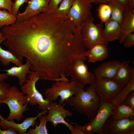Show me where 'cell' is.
<instances>
[{"mask_svg": "<svg viewBox=\"0 0 134 134\" xmlns=\"http://www.w3.org/2000/svg\"><path fill=\"white\" fill-rule=\"evenodd\" d=\"M6 45L21 62L24 58L29 60L31 70L40 79L54 81L70 60L73 43L64 22L45 12L10 26Z\"/></svg>", "mask_w": 134, "mask_h": 134, "instance_id": "obj_1", "label": "cell"}, {"mask_svg": "<svg viewBox=\"0 0 134 134\" xmlns=\"http://www.w3.org/2000/svg\"><path fill=\"white\" fill-rule=\"evenodd\" d=\"M79 85L75 94L66 101L80 114H84L89 121L96 115L99 109L100 99L95 91L94 83L90 84L86 90Z\"/></svg>", "mask_w": 134, "mask_h": 134, "instance_id": "obj_2", "label": "cell"}, {"mask_svg": "<svg viewBox=\"0 0 134 134\" xmlns=\"http://www.w3.org/2000/svg\"><path fill=\"white\" fill-rule=\"evenodd\" d=\"M2 103L6 104L9 109V113L6 119L8 120L20 121L24 112L29 109L28 98L15 86L10 87L6 98L0 100V104Z\"/></svg>", "mask_w": 134, "mask_h": 134, "instance_id": "obj_3", "label": "cell"}, {"mask_svg": "<svg viewBox=\"0 0 134 134\" xmlns=\"http://www.w3.org/2000/svg\"><path fill=\"white\" fill-rule=\"evenodd\" d=\"M94 19L91 16L85 20L81 29L83 44L88 50L95 45L101 43L107 46L108 42L105 39L101 23L95 24Z\"/></svg>", "mask_w": 134, "mask_h": 134, "instance_id": "obj_4", "label": "cell"}, {"mask_svg": "<svg viewBox=\"0 0 134 134\" xmlns=\"http://www.w3.org/2000/svg\"><path fill=\"white\" fill-rule=\"evenodd\" d=\"M78 84L73 81L61 80L52 83L51 87L46 89L44 92L46 99L51 103L60 98L59 103L62 104L64 102L76 93Z\"/></svg>", "mask_w": 134, "mask_h": 134, "instance_id": "obj_5", "label": "cell"}, {"mask_svg": "<svg viewBox=\"0 0 134 134\" xmlns=\"http://www.w3.org/2000/svg\"><path fill=\"white\" fill-rule=\"evenodd\" d=\"M86 59L79 57L74 59L65 72L66 76L71 77V81H74L85 88L88 84L95 82L96 77L93 73L89 71L85 63Z\"/></svg>", "mask_w": 134, "mask_h": 134, "instance_id": "obj_6", "label": "cell"}, {"mask_svg": "<svg viewBox=\"0 0 134 134\" xmlns=\"http://www.w3.org/2000/svg\"><path fill=\"white\" fill-rule=\"evenodd\" d=\"M115 105L112 100H100L98 110L94 118L83 125L86 134H103V127L112 115Z\"/></svg>", "mask_w": 134, "mask_h": 134, "instance_id": "obj_7", "label": "cell"}, {"mask_svg": "<svg viewBox=\"0 0 134 134\" xmlns=\"http://www.w3.org/2000/svg\"><path fill=\"white\" fill-rule=\"evenodd\" d=\"M29 79L21 87V90L27 97L31 105L37 104L38 108L42 110H48L51 103L44 99L42 94L37 90L36 84L40 79L35 72L29 74Z\"/></svg>", "mask_w": 134, "mask_h": 134, "instance_id": "obj_8", "label": "cell"}, {"mask_svg": "<svg viewBox=\"0 0 134 134\" xmlns=\"http://www.w3.org/2000/svg\"><path fill=\"white\" fill-rule=\"evenodd\" d=\"M92 6L89 0H75L67 17L76 28L81 29L87 19L92 16Z\"/></svg>", "mask_w": 134, "mask_h": 134, "instance_id": "obj_9", "label": "cell"}, {"mask_svg": "<svg viewBox=\"0 0 134 134\" xmlns=\"http://www.w3.org/2000/svg\"><path fill=\"white\" fill-rule=\"evenodd\" d=\"M95 90L100 100H112L124 87L113 79L96 78Z\"/></svg>", "mask_w": 134, "mask_h": 134, "instance_id": "obj_10", "label": "cell"}, {"mask_svg": "<svg viewBox=\"0 0 134 134\" xmlns=\"http://www.w3.org/2000/svg\"><path fill=\"white\" fill-rule=\"evenodd\" d=\"M134 130V117L121 119H113L110 116L103 127V134H128Z\"/></svg>", "mask_w": 134, "mask_h": 134, "instance_id": "obj_11", "label": "cell"}, {"mask_svg": "<svg viewBox=\"0 0 134 134\" xmlns=\"http://www.w3.org/2000/svg\"><path fill=\"white\" fill-rule=\"evenodd\" d=\"M46 116L47 122H51L55 128L57 125L62 124L66 125L70 131L73 126L67 122L65 120L66 116H71L72 113L64 108L62 104L54 101L51 102L48 109Z\"/></svg>", "mask_w": 134, "mask_h": 134, "instance_id": "obj_12", "label": "cell"}, {"mask_svg": "<svg viewBox=\"0 0 134 134\" xmlns=\"http://www.w3.org/2000/svg\"><path fill=\"white\" fill-rule=\"evenodd\" d=\"M50 0H30L25 10L18 13L16 16L18 23L27 20L31 17L47 10Z\"/></svg>", "mask_w": 134, "mask_h": 134, "instance_id": "obj_13", "label": "cell"}, {"mask_svg": "<svg viewBox=\"0 0 134 134\" xmlns=\"http://www.w3.org/2000/svg\"><path fill=\"white\" fill-rule=\"evenodd\" d=\"M48 112V110H42L41 112H38L37 114L35 116L28 117L20 123H15L13 120H7L0 115V126L5 130L12 128L16 130L20 134H26L27 130L29 127L36 125V120L37 119L41 116L46 114Z\"/></svg>", "mask_w": 134, "mask_h": 134, "instance_id": "obj_14", "label": "cell"}, {"mask_svg": "<svg viewBox=\"0 0 134 134\" xmlns=\"http://www.w3.org/2000/svg\"><path fill=\"white\" fill-rule=\"evenodd\" d=\"M121 63L116 60L103 63L95 69L93 73L96 78L113 79Z\"/></svg>", "mask_w": 134, "mask_h": 134, "instance_id": "obj_15", "label": "cell"}, {"mask_svg": "<svg viewBox=\"0 0 134 134\" xmlns=\"http://www.w3.org/2000/svg\"><path fill=\"white\" fill-rule=\"evenodd\" d=\"M24 64L19 66H14L4 71L9 76H15L18 80V84L22 86L27 80V74H33L35 72L31 70L32 66L31 62L28 59Z\"/></svg>", "mask_w": 134, "mask_h": 134, "instance_id": "obj_16", "label": "cell"}, {"mask_svg": "<svg viewBox=\"0 0 134 134\" xmlns=\"http://www.w3.org/2000/svg\"><path fill=\"white\" fill-rule=\"evenodd\" d=\"M134 77V69L128 62H121L113 80L124 87Z\"/></svg>", "mask_w": 134, "mask_h": 134, "instance_id": "obj_17", "label": "cell"}, {"mask_svg": "<svg viewBox=\"0 0 134 134\" xmlns=\"http://www.w3.org/2000/svg\"><path fill=\"white\" fill-rule=\"evenodd\" d=\"M121 36L119 43H123L129 34L134 32V8H126L123 20L121 24Z\"/></svg>", "mask_w": 134, "mask_h": 134, "instance_id": "obj_18", "label": "cell"}, {"mask_svg": "<svg viewBox=\"0 0 134 134\" xmlns=\"http://www.w3.org/2000/svg\"><path fill=\"white\" fill-rule=\"evenodd\" d=\"M108 54L107 46L103 43H99L86 50L84 56L89 62L94 63L105 59Z\"/></svg>", "mask_w": 134, "mask_h": 134, "instance_id": "obj_19", "label": "cell"}, {"mask_svg": "<svg viewBox=\"0 0 134 134\" xmlns=\"http://www.w3.org/2000/svg\"><path fill=\"white\" fill-rule=\"evenodd\" d=\"M103 34L108 42L119 40L121 36V24L110 19L105 23Z\"/></svg>", "mask_w": 134, "mask_h": 134, "instance_id": "obj_20", "label": "cell"}, {"mask_svg": "<svg viewBox=\"0 0 134 134\" xmlns=\"http://www.w3.org/2000/svg\"><path fill=\"white\" fill-rule=\"evenodd\" d=\"M5 40L1 31L0 30V62L4 66L9 65L11 62L16 66H21L23 63L9 50H4L2 48L1 44Z\"/></svg>", "mask_w": 134, "mask_h": 134, "instance_id": "obj_21", "label": "cell"}, {"mask_svg": "<svg viewBox=\"0 0 134 134\" xmlns=\"http://www.w3.org/2000/svg\"><path fill=\"white\" fill-rule=\"evenodd\" d=\"M111 116L116 119L134 117V110L123 103L120 104L115 106Z\"/></svg>", "mask_w": 134, "mask_h": 134, "instance_id": "obj_22", "label": "cell"}, {"mask_svg": "<svg viewBox=\"0 0 134 134\" xmlns=\"http://www.w3.org/2000/svg\"><path fill=\"white\" fill-rule=\"evenodd\" d=\"M111 8V19L121 24L124 17L126 8L115 0H111L107 3Z\"/></svg>", "mask_w": 134, "mask_h": 134, "instance_id": "obj_23", "label": "cell"}, {"mask_svg": "<svg viewBox=\"0 0 134 134\" xmlns=\"http://www.w3.org/2000/svg\"><path fill=\"white\" fill-rule=\"evenodd\" d=\"M134 91V77L117 95L112 100L114 105L123 103L127 95Z\"/></svg>", "mask_w": 134, "mask_h": 134, "instance_id": "obj_24", "label": "cell"}, {"mask_svg": "<svg viewBox=\"0 0 134 134\" xmlns=\"http://www.w3.org/2000/svg\"><path fill=\"white\" fill-rule=\"evenodd\" d=\"M97 11L101 23H105L110 19L112 10L111 7L109 4H100L98 7Z\"/></svg>", "mask_w": 134, "mask_h": 134, "instance_id": "obj_25", "label": "cell"}, {"mask_svg": "<svg viewBox=\"0 0 134 134\" xmlns=\"http://www.w3.org/2000/svg\"><path fill=\"white\" fill-rule=\"evenodd\" d=\"M17 21L16 16L6 9L0 10V28L13 24Z\"/></svg>", "mask_w": 134, "mask_h": 134, "instance_id": "obj_26", "label": "cell"}, {"mask_svg": "<svg viewBox=\"0 0 134 134\" xmlns=\"http://www.w3.org/2000/svg\"><path fill=\"white\" fill-rule=\"evenodd\" d=\"M40 121L39 125L34 129H31L27 131V134H47L48 131L46 127L47 122L46 116L45 115H42L38 118Z\"/></svg>", "mask_w": 134, "mask_h": 134, "instance_id": "obj_27", "label": "cell"}, {"mask_svg": "<svg viewBox=\"0 0 134 134\" xmlns=\"http://www.w3.org/2000/svg\"><path fill=\"white\" fill-rule=\"evenodd\" d=\"M75 0H63L54 13L60 17H67V13Z\"/></svg>", "mask_w": 134, "mask_h": 134, "instance_id": "obj_28", "label": "cell"}, {"mask_svg": "<svg viewBox=\"0 0 134 134\" xmlns=\"http://www.w3.org/2000/svg\"><path fill=\"white\" fill-rule=\"evenodd\" d=\"M10 87L9 84L0 81V100L6 98Z\"/></svg>", "mask_w": 134, "mask_h": 134, "instance_id": "obj_29", "label": "cell"}, {"mask_svg": "<svg viewBox=\"0 0 134 134\" xmlns=\"http://www.w3.org/2000/svg\"><path fill=\"white\" fill-rule=\"evenodd\" d=\"M63 0H50L47 10L46 11L54 13Z\"/></svg>", "mask_w": 134, "mask_h": 134, "instance_id": "obj_30", "label": "cell"}, {"mask_svg": "<svg viewBox=\"0 0 134 134\" xmlns=\"http://www.w3.org/2000/svg\"><path fill=\"white\" fill-rule=\"evenodd\" d=\"M13 3L12 0H0V10L6 9L12 14Z\"/></svg>", "mask_w": 134, "mask_h": 134, "instance_id": "obj_31", "label": "cell"}, {"mask_svg": "<svg viewBox=\"0 0 134 134\" xmlns=\"http://www.w3.org/2000/svg\"><path fill=\"white\" fill-rule=\"evenodd\" d=\"M30 0H15L12 8V14L16 16L21 6L25 3H27Z\"/></svg>", "mask_w": 134, "mask_h": 134, "instance_id": "obj_32", "label": "cell"}, {"mask_svg": "<svg viewBox=\"0 0 134 134\" xmlns=\"http://www.w3.org/2000/svg\"><path fill=\"white\" fill-rule=\"evenodd\" d=\"M122 103L129 106L134 110V91L129 93Z\"/></svg>", "mask_w": 134, "mask_h": 134, "instance_id": "obj_33", "label": "cell"}, {"mask_svg": "<svg viewBox=\"0 0 134 134\" xmlns=\"http://www.w3.org/2000/svg\"><path fill=\"white\" fill-rule=\"evenodd\" d=\"M123 43L127 48L131 47L134 45V32L129 34L126 36Z\"/></svg>", "mask_w": 134, "mask_h": 134, "instance_id": "obj_34", "label": "cell"}, {"mask_svg": "<svg viewBox=\"0 0 134 134\" xmlns=\"http://www.w3.org/2000/svg\"><path fill=\"white\" fill-rule=\"evenodd\" d=\"M75 125L73 126L70 130L71 134H86L83 125L82 126L74 123Z\"/></svg>", "mask_w": 134, "mask_h": 134, "instance_id": "obj_35", "label": "cell"}, {"mask_svg": "<svg viewBox=\"0 0 134 134\" xmlns=\"http://www.w3.org/2000/svg\"><path fill=\"white\" fill-rule=\"evenodd\" d=\"M0 126V134H16L18 132L15 129L12 128H10L7 129H1Z\"/></svg>", "mask_w": 134, "mask_h": 134, "instance_id": "obj_36", "label": "cell"}, {"mask_svg": "<svg viewBox=\"0 0 134 134\" xmlns=\"http://www.w3.org/2000/svg\"><path fill=\"white\" fill-rule=\"evenodd\" d=\"M91 3L95 4H101L102 3H107L111 0H89Z\"/></svg>", "mask_w": 134, "mask_h": 134, "instance_id": "obj_37", "label": "cell"}, {"mask_svg": "<svg viewBox=\"0 0 134 134\" xmlns=\"http://www.w3.org/2000/svg\"><path fill=\"white\" fill-rule=\"evenodd\" d=\"M126 8L129 7V0H115Z\"/></svg>", "mask_w": 134, "mask_h": 134, "instance_id": "obj_38", "label": "cell"}, {"mask_svg": "<svg viewBox=\"0 0 134 134\" xmlns=\"http://www.w3.org/2000/svg\"><path fill=\"white\" fill-rule=\"evenodd\" d=\"M9 76L6 73H0V81H4L5 80L8 79Z\"/></svg>", "mask_w": 134, "mask_h": 134, "instance_id": "obj_39", "label": "cell"}, {"mask_svg": "<svg viewBox=\"0 0 134 134\" xmlns=\"http://www.w3.org/2000/svg\"><path fill=\"white\" fill-rule=\"evenodd\" d=\"M129 7L134 8V0H129Z\"/></svg>", "mask_w": 134, "mask_h": 134, "instance_id": "obj_40", "label": "cell"}, {"mask_svg": "<svg viewBox=\"0 0 134 134\" xmlns=\"http://www.w3.org/2000/svg\"><path fill=\"white\" fill-rule=\"evenodd\" d=\"M12 1H13V0H12Z\"/></svg>", "mask_w": 134, "mask_h": 134, "instance_id": "obj_41", "label": "cell"}]
</instances>
